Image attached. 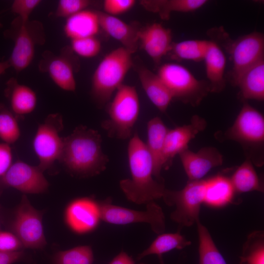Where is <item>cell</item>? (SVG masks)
Instances as JSON below:
<instances>
[{
  "label": "cell",
  "mask_w": 264,
  "mask_h": 264,
  "mask_svg": "<svg viewBox=\"0 0 264 264\" xmlns=\"http://www.w3.org/2000/svg\"><path fill=\"white\" fill-rule=\"evenodd\" d=\"M147 150L153 163V174L154 178L161 182V172L163 167V153L164 142L169 130L158 117H154L147 123Z\"/></svg>",
  "instance_id": "ffe728a7"
},
{
  "label": "cell",
  "mask_w": 264,
  "mask_h": 264,
  "mask_svg": "<svg viewBox=\"0 0 264 264\" xmlns=\"http://www.w3.org/2000/svg\"><path fill=\"white\" fill-rule=\"evenodd\" d=\"M23 256L22 250L11 253L0 252V264H12L21 260Z\"/></svg>",
  "instance_id": "60d3db41"
},
{
  "label": "cell",
  "mask_w": 264,
  "mask_h": 264,
  "mask_svg": "<svg viewBox=\"0 0 264 264\" xmlns=\"http://www.w3.org/2000/svg\"><path fill=\"white\" fill-rule=\"evenodd\" d=\"M226 47L233 62L231 78L235 84L245 70L264 58V36L261 33L253 32L236 40H231Z\"/></svg>",
  "instance_id": "4fadbf2b"
},
{
  "label": "cell",
  "mask_w": 264,
  "mask_h": 264,
  "mask_svg": "<svg viewBox=\"0 0 264 264\" xmlns=\"http://www.w3.org/2000/svg\"><path fill=\"white\" fill-rule=\"evenodd\" d=\"M12 162V154L10 145L0 143V177L5 173Z\"/></svg>",
  "instance_id": "ab89813d"
},
{
  "label": "cell",
  "mask_w": 264,
  "mask_h": 264,
  "mask_svg": "<svg viewBox=\"0 0 264 264\" xmlns=\"http://www.w3.org/2000/svg\"><path fill=\"white\" fill-rule=\"evenodd\" d=\"M205 179L188 181L181 190L165 189L162 198L169 206H175L171 219L180 227L190 226L199 219L200 206L203 203Z\"/></svg>",
  "instance_id": "ba28073f"
},
{
  "label": "cell",
  "mask_w": 264,
  "mask_h": 264,
  "mask_svg": "<svg viewBox=\"0 0 264 264\" xmlns=\"http://www.w3.org/2000/svg\"><path fill=\"white\" fill-rule=\"evenodd\" d=\"M70 48L78 56L86 58L97 55L101 49L100 41L96 36L71 40Z\"/></svg>",
  "instance_id": "e575fe53"
},
{
  "label": "cell",
  "mask_w": 264,
  "mask_h": 264,
  "mask_svg": "<svg viewBox=\"0 0 264 264\" xmlns=\"http://www.w3.org/2000/svg\"><path fill=\"white\" fill-rule=\"evenodd\" d=\"M11 229L23 247L42 249L46 244L42 223V214L30 203L25 195L15 212Z\"/></svg>",
  "instance_id": "8fae6325"
},
{
  "label": "cell",
  "mask_w": 264,
  "mask_h": 264,
  "mask_svg": "<svg viewBox=\"0 0 264 264\" xmlns=\"http://www.w3.org/2000/svg\"><path fill=\"white\" fill-rule=\"evenodd\" d=\"M23 247L19 238L12 232L0 231V252H14Z\"/></svg>",
  "instance_id": "f35d334b"
},
{
  "label": "cell",
  "mask_w": 264,
  "mask_h": 264,
  "mask_svg": "<svg viewBox=\"0 0 264 264\" xmlns=\"http://www.w3.org/2000/svg\"><path fill=\"white\" fill-rule=\"evenodd\" d=\"M93 262L92 249L87 245L59 251L53 259L54 264H92Z\"/></svg>",
  "instance_id": "836d02e7"
},
{
  "label": "cell",
  "mask_w": 264,
  "mask_h": 264,
  "mask_svg": "<svg viewBox=\"0 0 264 264\" xmlns=\"http://www.w3.org/2000/svg\"><path fill=\"white\" fill-rule=\"evenodd\" d=\"M206 74L211 92L219 93L225 87L224 77L226 66L225 56L218 44L209 41L203 60Z\"/></svg>",
  "instance_id": "603a6c76"
},
{
  "label": "cell",
  "mask_w": 264,
  "mask_h": 264,
  "mask_svg": "<svg viewBox=\"0 0 264 264\" xmlns=\"http://www.w3.org/2000/svg\"><path fill=\"white\" fill-rule=\"evenodd\" d=\"M135 3L134 0H105L103 4L104 12L116 17L131 10Z\"/></svg>",
  "instance_id": "8d00e7d4"
},
{
  "label": "cell",
  "mask_w": 264,
  "mask_h": 264,
  "mask_svg": "<svg viewBox=\"0 0 264 264\" xmlns=\"http://www.w3.org/2000/svg\"><path fill=\"white\" fill-rule=\"evenodd\" d=\"M223 135L224 139L239 143L247 159L256 165L264 163V118L245 101L233 124Z\"/></svg>",
  "instance_id": "277c9868"
},
{
  "label": "cell",
  "mask_w": 264,
  "mask_h": 264,
  "mask_svg": "<svg viewBox=\"0 0 264 264\" xmlns=\"http://www.w3.org/2000/svg\"><path fill=\"white\" fill-rule=\"evenodd\" d=\"M63 129V117L59 113L49 114L38 126L33 147L39 161L37 166L43 173L52 169L60 158L63 137L60 136V133Z\"/></svg>",
  "instance_id": "9c48e42d"
},
{
  "label": "cell",
  "mask_w": 264,
  "mask_h": 264,
  "mask_svg": "<svg viewBox=\"0 0 264 264\" xmlns=\"http://www.w3.org/2000/svg\"><path fill=\"white\" fill-rule=\"evenodd\" d=\"M132 53L121 46L108 53L96 68L91 80V96L99 107L110 102L133 65Z\"/></svg>",
  "instance_id": "3957f363"
},
{
  "label": "cell",
  "mask_w": 264,
  "mask_h": 264,
  "mask_svg": "<svg viewBox=\"0 0 264 264\" xmlns=\"http://www.w3.org/2000/svg\"><path fill=\"white\" fill-rule=\"evenodd\" d=\"M235 190L229 177L218 174L205 179L203 203L212 207H220L231 203Z\"/></svg>",
  "instance_id": "484cf974"
},
{
  "label": "cell",
  "mask_w": 264,
  "mask_h": 264,
  "mask_svg": "<svg viewBox=\"0 0 264 264\" xmlns=\"http://www.w3.org/2000/svg\"><path fill=\"white\" fill-rule=\"evenodd\" d=\"M4 35L14 42L8 61L10 67L17 73L30 66L34 57L36 46L43 45L45 42L44 29L41 22L23 20L18 17L13 20Z\"/></svg>",
  "instance_id": "8992f818"
},
{
  "label": "cell",
  "mask_w": 264,
  "mask_h": 264,
  "mask_svg": "<svg viewBox=\"0 0 264 264\" xmlns=\"http://www.w3.org/2000/svg\"><path fill=\"white\" fill-rule=\"evenodd\" d=\"M102 139L97 131L83 125L63 137L59 162L72 175L80 177L96 176L104 171L109 158L102 149Z\"/></svg>",
  "instance_id": "6da1fadb"
},
{
  "label": "cell",
  "mask_w": 264,
  "mask_h": 264,
  "mask_svg": "<svg viewBox=\"0 0 264 264\" xmlns=\"http://www.w3.org/2000/svg\"><path fill=\"white\" fill-rule=\"evenodd\" d=\"M136 71L142 87L152 103L162 112H165L172 95L160 77L145 66H138Z\"/></svg>",
  "instance_id": "7402d4cb"
},
{
  "label": "cell",
  "mask_w": 264,
  "mask_h": 264,
  "mask_svg": "<svg viewBox=\"0 0 264 264\" xmlns=\"http://www.w3.org/2000/svg\"><path fill=\"white\" fill-rule=\"evenodd\" d=\"M97 14L100 29L121 43L122 47L132 54L137 50L139 45V29L117 17L109 15L100 11H97Z\"/></svg>",
  "instance_id": "d6986e66"
},
{
  "label": "cell",
  "mask_w": 264,
  "mask_h": 264,
  "mask_svg": "<svg viewBox=\"0 0 264 264\" xmlns=\"http://www.w3.org/2000/svg\"><path fill=\"white\" fill-rule=\"evenodd\" d=\"M110 264H135L133 259L126 252H121L115 257ZM138 264H145L140 263Z\"/></svg>",
  "instance_id": "b9f144b4"
},
{
  "label": "cell",
  "mask_w": 264,
  "mask_h": 264,
  "mask_svg": "<svg viewBox=\"0 0 264 264\" xmlns=\"http://www.w3.org/2000/svg\"><path fill=\"white\" fill-rule=\"evenodd\" d=\"M199 264H227L214 243L208 230L198 220Z\"/></svg>",
  "instance_id": "4dcf8cb0"
},
{
  "label": "cell",
  "mask_w": 264,
  "mask_h": 264,
  "mask_svg": "<svg viewBox=\"0 0 264 264\" xmlns=\"http://www.w3.org/2000/svg\"><path fill=\"white\" fill-rule=\"evenodd\" d=\"M138 43L154 63L159 64L171 50L172 31L159 23H152L139 30Z\"/></svg>",
  "instance_id": "ac0fdd59"
},
{
  "label": "cell",
  "mask_w": 264,
  "mask_h": 264,
  "mask_svg": "<svg viewBox=\"0 0 264 264\" xmlns=\"http://www.w3.org/2000/svg\"><path fill=\"white\" fill-rule=\"evenodd\" d=\"M9 67H10V66L8 60L0 62V76L5 73L6 70Z\"/></svg>",
  "instance_id": "7bdbcfd3"
},
{
  "label": "cell",
  "mask_w": 264,
  "mask_h": 264,
  "mask_svg": "<svg viewBox=\"0 0 264 264\" xmlns=\"http://www.w3.org/2000/svg\"><path fill=\"white\" fill-rule=\"evenodd\" d=\"M107 104L109 118L102 122L101 127L110 137L121 140L130 138L140 111L136 89L123 84Z\"/></svg>",
  "instance_id": "5b68a950"
},
{
  "label": "cell",
  "mask_w": 264,
  "mask_h": 264,
  "mask_svg": "<svg viewBox=\"0 0 264 264\" xmlns=\"http://www.w3.org/2000/svg\"><path fill=\"white\" fill-rule=\"evenodd\" d=\"M91 3L88 0H60L57 4L55 16L67 19L87 9Z\"/></svg>",
  "instance_id": "d590c367"
},
{
  "label": "cell",
  "mask_w": 264,
  "mask_h": 264,
  "mask_svg": "<svg viewBox=\"0 0 264 264\" xmlns=\"http://www.w3.org/2000/svg\"><path fill=\"white\" fill-rule=\"evenodd\" d=\"M128 157L131 178L120 181V187L127 199L141 204L162 198L166 189L164 182L154 178L152 158L137 132L129 141Z\"/></svg>",
  "instance_id": "7a4b0ae2"
},
{
  "label": "cell",
  "mask_w": 264,
  "mask_h": 264,
  "mask_svg": "<svg viewBox=\"0 0 264 264\" xmlns=\"http://www.w3.org/2000/svg\"><path fill=\"white\" fill-rule=\"evenodd\" d=\"M206 0H144L141 5L147 10L157 13L164 20L169 19L173 12H190L198 9Z\"/></svg>",
  "instance_id": "4316f807"
},
{
  "label": "cell",
  "mask_w": 264,
  "mask_h": 264,
  "mask_svg": "<svg viewBox=\"0 0 264 264\" xmlns=\"http://www.w3.org/2000/svg\"><path fill=\"white\" fill-rule=\"evenodd\" d=\"M65 220L76 233H85L93 230L101 220L98 202L88 198L74 200L66 209Z\"/></svg>",
  "instance_id": "e0dca14e"
},
{
  "label": "cell",
  "mask_w": 264,
  "mask_h": 264,
  "mask_svg": "<svg viewBox=\"0 0 264 264\" xmlns=\"http://www.w3.org/2000/svg\"><path fill=\"white\" fill-rule=\"evenodd\" d=\"M38 68L41 72L48 74L53 82L62 89L75 91V73L79 68V64L70 46L64 47L57 55L50 50L44 51Z\"/></svg>",
  "instance_id": "7c38bea8"
},
{
  "label": "cell",
  "mask_w": 264,
  "mask_h": 264,
  "mask_svg": "<svg viewBox=\"0 0 264 264\" xmlns=\"http://www.w3.org/2000/svg\"><path fill=\"white\" fill-rule=\"evenodd\" d=\"M191 243V242L187 240L179 231L175 233H162L153 241L148 248L138 255L137 259L140 260L147 256L154 254L161 257L165 253L174 249H183Z\"/></svg>",
  "instance_id": "f1b7e54d"
},
{
  "label": "cell",
  "mask_w": 264,
  "mask_h": 264,
  "mask_svg": "<svg viewBox=\"0 0 264 264\" xmlns=\"http://www.w3.org/2000/svg\"><path fill=\"white\" fill-rule=\"evenodd\" d=\"M188 181L198 180L213 168L221 166L222 154L214 147H205L197 152L188 148L178 154Z\"/></svg>",
  "instance_id": "2e32d148"
},
{
  "label": "cell",
  "mask_w": 264,
  "mask_h": 264,
  "mask_svg": "<svg viewBox=\"0 0 264 264\" xmlns=\"http://www.w3.org/2000/svg\"><path fill=\"white\" fill-rule=\"evenodd\" d=\"M42 2L40 0H15L11 5V11L23 20H29L34 9Z\"/></svg>",
  "instance_id": "74e56055"
},
{
  "label": "cell",
  "mask_w": 264,
  "mask_h": 264,
  "mask_svg": "<svg viewBox=\"0 0 264 264\" xmlns=\"http://www.w3.org/2000/svg\"><path fill=\"white\" fill-rule=\"evenodd\" d=\"M209 42L205 40H187L173 43L169 53L175 59L199 62L203 60Z\"/></svg>",
  "instance_id": "f546056e"
},
{
  "label": "cell",
  "mask_w": 264,
  "mask_h": 264,
  "mask_svg": "<svg viewBox=\"0 0 264 264\" xmlns=\"http://www.w3.org/2000/svg\"><path fill=\"white\" fill-rule=\"evenodd\" d=\"M101 219L115 224H127L131 223L146 222L149 223L152 230L157 234L164 232L165 229V217L161 208L151 201L146 204V210H134L113 205L110 198L98 202Z\"/></svg>",
  "instance_id": "30bf717a"
},
{
  "label": "cell",
  "mask_w": 264,
  "mask_h": 264,
  "mask_svg": "<svg viewBox=\"0 0 264 264\" xmlns=\"http://www.w3.org/2000/svg\"><path fill=\"white\" fill-rule=\"evenodd\" d=\"M170 91L173 99L198 106L211 92L207 81L199 80L185 66L176 63L161 65L157 73Z\"/></svg>",
  "instance_id": "52a82bcc"
},
{
  "label": "cell",
  "mask_w": 264,
  "mask_h": 264,
  "mask_svg": "<svg viewBox=\"0 0 264 264\" xmlns=\"http://www.w3.org/2000/svg\"><path fill=\"white\" fill-rule=\"evenodd\" d=\"M2 27V24L0 21V29Z\"/></svg>",
  "instance_id": "ee69618b"
},
{
  "label": "cell",
  "mask_w": 264,
  "mask_h": 264,
  "mask_svg": "<svg viewBox=\"0 0 264 264\" xmlns=\"http://www.w3.org/2000/svg\"><path fill=\"white\" fill-rule=\"evenodd\" d=\"M16 115L0 103V139L3 143L11 144L15 143L21 136V131Z\"/></svg>",
  "instance_id": "d6a6232c"
},
{
  "label": "cell",
  "mask_w": 264,
  "mask_h": 264,
  "mask_svg": "<svg viewBox=\"0 0 264 264\" xmlns=\"http://www.w3.org/2000/svg\"><path fill=\"white\" fill-rule=\"evenodd\" d=\"M48 186V182L38 166L21 160L12 163L0 177V191L12 187L26 194H40L46 191Z\"/></svg>",
  "instance_id": "5bb4252c"
},
{
  "label": "cell",
  "mask_w": 264,
  "mask_h": 264,
  "mask_svg": "<svg viewBox=\"0 0 264 264\" xmlns=\"http://www.w3.org/2000/svg\"><path fill=\"white\" fill-rule=\"evenodd\" d=\"M239 264H264V235L262 231L253 232L248 236Z\"/></svg>",
  "instance_id": "1f68e13d"
},
{
  "label": "cell",
  "mask_w": 264,
  "mask_h": 264,
  "mask_svg": "<svg viewBox=\"0 0 264 264\" xmlns=\"http://www.w3.org/2000/svg\"><path fill=\"white\" fill-rule=\"evenodd\" d=\"M236 193L264 191V187L253 167L247 159L239 166L229 177Z\"/></svg>",
  "instance_id": "83f0119b"
},
{
  "label": "cell",
  "mask_w": 264,
  "mask_h": 264,
  "mask_svg": "<svg viewBox=\"0 0 264 264\" xmlns=\"http://www.w3.org/2000/svg\"><path fill=\"white\" fill-rule=\"evenodd\" d=\"M207 125L202 117L195 115L187 125L169 130L166 135L163 153V169L168 170L175 156L188 148V144Z\"/></svg>",
  "instance_id": "9a60e30c"
},
{
  "label": "cell",
  "mask_w": 264,
  "mask_h": 264,
  "mask_svg": "<svg viewBox=\"0 0 264 264\" xmlns=\"http://www.w3.org/2000/svg\"><path fill=\"white\" fill-rule=\"evenodd\" d=\"M100 29L97 11L88 9L67 18L64 27L70 40L96 36Z\"/></svg>",
  "instance_id": "d4e9b609"
},
{
  "label": "cell",
  "mask_w": 264,
  "mask_h": 264,
  "mask_svg": "<svg viewBox=\"0 0 264 264\" xmlns=\"http://www.w3.org/2000/svg\"><path fill=\"white\" fill-rule=\"evenodd\" d=\"M240 89V96L245 101L264 99V58L245 70L234 84Z\"/></svg>",
  "instance_id": "cb8c5ba5"
},
{
  "label": "cell",
  "mask_w": 264,
  "mask_h": 264,
  "mask_svg": "<svg viewBox=\"0 0 264 264\" xmlns=\"http://www.w3.org/2000/svg\"><path fill=\"white\" fill-rule=\"evenodd\" d=\"M4 93L9 102L10 110L19 119L32 112L36 107L35 92L30 87L19 83L14 77L7 81Z\"/></svg>",
  "instance_id": "44dd1931"
}]
</instances>
